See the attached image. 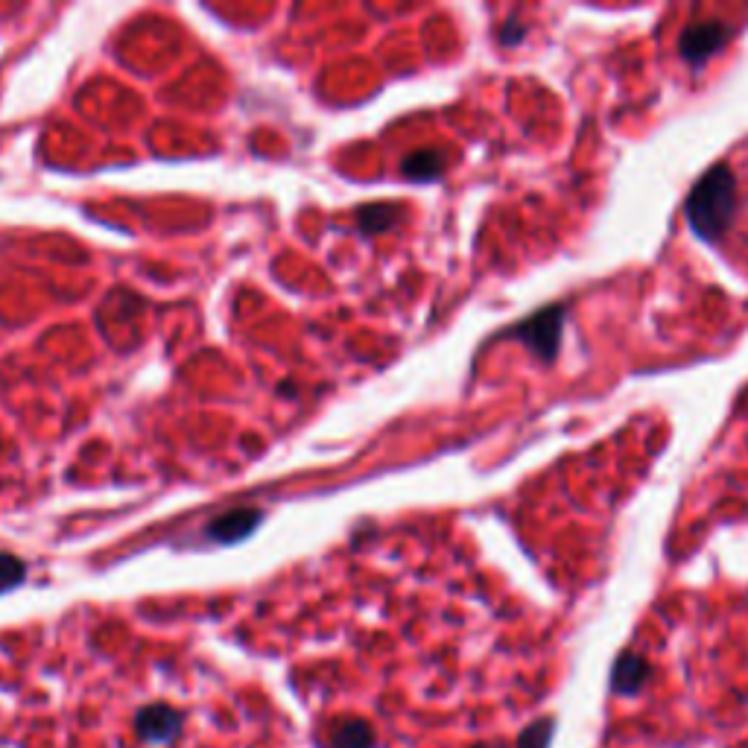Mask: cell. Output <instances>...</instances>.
Returning <instances> with one entry per match:
<instances>
[{
	"instance_id": "obj_1",
	"label": "cell",
	"mask_w": 748,
	"mask_h": 748,
	"mask_svg": "<svg viewBox=\"0 0 748 748\" xmlns=\"http://www.w3.org/2000/svg\"><path fill=\"white\" fill-rule=\"evenodd\" d=\"M687 223L696 231V237L716 243L725 228L734 220L737 211V179L731 173V167L716 164L711 167L687 196Z\"/></svg>"
},
{
	"instance_id": "obj_2",
	"label": "cell",
	"mask_w": 748,
	"mask_h": 748,
	"mask_svg": "<svg viewBox=\"0 0 748 748\" xmlns=\"http://www.w3.org/2000/svg\"><path fill=\"white\" fill-rule=\"evenodd\" d=\"M561 325H564V307L553 304V307L529 316L509 337L521 339L529 351H535L544 363H550V360H556V351H559Z\"/></svg>"
},
{
	"instance_id": "obj_3",
	"label": "cell",
	"mask_w": 748,
	"mask_h": 748,
	"mask_svg": "<svg viewBox=\"0 0 748 748\" xmlns=\"http://www.w3.org/2000/svg\"><path fill=\"white\" fill-rule=\"evenodd\" d=\"M734 36L731 27H725L722 21H702V24H690L681 38H678V53L684 62L690 65H705L711 56H716L728 38Z\"/></svg>"
},
{
	"instance_id": "obj_4",
	"label": "cell",
	"mask_w": 748,
	"mask_h": 748,
	"mask_svg": "<svg viewBox=\"0 0 748 748\" xmlns=\"http://www.w3.org/2000/svg\"><path fill=\"white\" fill-rule=\"evenodd\" d=\"M261 521L263 515L258 509H234L228 515H220L217 521H211L205 535L214 544H237V541H246L261 526Z\"/></svg>"
},
{
	"instance_id": "obj_5",
	"label": "cell",
	"mask_w": 748,
	"mask_h": 748,
	"mask_svg": "<svg viewBox=\"0 0 748 748\" xmlns=\"http://www.w3.org/2000/svg\"><path fill=\"white\" fill-rule=\"evenodd\" d=\"M646 678H649V664H646L640 655L626 652V655H620L617 664H614V678H611V684H614L617 693L626 696V693L640 690V687L646 684Z\"/></svg>"
},
{
	"instance_id": "obj_6",
	"label": "cell",
	"mask_w": 748,
	"mask_h": 748,
	"mask_svg": "<svg viewBox=\"0 0 748 748\" xmlns=\"http://www.w3.org/2000/svg\"><path fill=\"white\" fill-rule=\"evenodd\" d=\"M442 170H445V155L439 150H418L404 161V173L415 182H430L442 176Z\"/></svg>"
},
{
	"instance_id": "obj_7",
	"label": "cell",
	"mask_w": 748,
	"mask_h": 748,
	"mask_svg": "<svg viewBox=\"0 0 748 748\" xmlns=\"http://www.w3.org/2000/svg\"><path fill=\"white\" fill-rule=\"evenodd\" d=\"M395 223H398V208L395 205H366L357 214V225L366 234H380V231H386L389 225Z\"/></svg>"
},
{
	"instance_id": "obj_8",
	"label": "cell",
	"mask_w": 748,
	"mask_h": 748,
	"mask_svg": "<svg viewBox=\"0 0 748 748\" xmlns=\"http://www.w3.org/2000/svg\"><path fill=\"white\" fill-rule=\"evenodd\" d=\"M24 576H27L24 561L9 556V553H0V594H6V591H12L15 585H21Z\"/></svg>"
},
{
	"instance_id": "obj_9",
	"label": "cell",
	"mask_w": 748,
	"mask_h": 748,
	"mask_svg": "<svg viewBox=\"0 0 748 748\" xmlns=\"http://www.w3.org/2000/svg\"><path fill=\"white\" fill-rule=\"evenodd\" d=\"M550 734H553V719H541V722L526 728L518 748H547L550 746Z\"/></svg>"
}]
</instances>
